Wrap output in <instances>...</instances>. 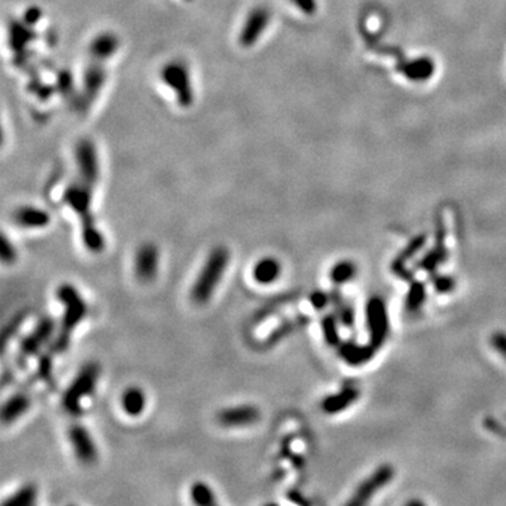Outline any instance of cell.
I'll list each match as a JSON object with an SVG mask.
<instances>
[{"mask_svg": "<svg viewBox=\"0 0 506 506\" xmlns=\"http://www.w3.org/2000/svg\"><path fill=\"white\" fill-rule=\"evenodd\" d=\"M229 265V252L224 246L213 249L207 258L196 283L191 288V299L197 304L207 303L218 287Z\"/></svg>", "mask_w": 506, "mask_h": 506, "instance_id": "6da1fadb", "label": "cell"}, {"mask_svg": "<svg viewBox=\"0 0 506 506\" xmlns=\"http://www.w3.org/2000/svg\"><path fill=\"white\" fill-rule=\"evenodd\" d=\"M57 297L65 307L61 330L53 346V349L59 353L68 348L72 332L86 315V303L83 301L79 291L71 284H62L57 291Z\"/></svg>", "mask_w": 506, "mask_h": 506, "instance_id": "7a4b0ae2", "label": "cell"}, {"mask_svg": "<svg viewBox=\"0 0 506 506\" xmlns=\"http://www.w3.org/2000/svg\"><path fill=\"white\" fill-rule=\"evenodd\" d=\"M162 82L171 89L180 107L189 109L194 102V88L189 66L179 59L167 62L160 71Z\"/></svg>", "mask_w": 506, "mask_h": 506, "instance_id": "3957f363", "label": "cell"}, {"mask_svg": "<svg viewBox=\"0 0 506 506\" xmlns=\"http://www.w3.org/2000/svg\"><path fill=\"white\" fill-rule=\"evenodd\" d=\"M99 366L96 363H89L77 373L75 380L72 382L71 387L64 394V408L72 413L77 415L80 413V402L84 397L92 394L96 388L97 378H99Z\"/></svg>", "mask_w": 506, "mask_h": 506, "instance_id": "277c9868", "label": "cell"}, {"mask_svg": "<svg viewBox=\"0 0 506 506\" xmlns=\"http://www.w3.org/2000/svg\"><path fill=\"white\" fill-rule=\"evenodd\" d=\"M366 319L370 335V345L378 349L380 346L384 345L390 330L387 308L382 299L373 297L368 300L366 307Z\"/></svg>", "mask_w": 506, "mask_h": 506, "instance_id": "5b68a950", "label": "cell"}, {"mask_svg": "<svg viewBox=\"0 0 506 506\" xmlns=\"http://www.w3.org/2000/svg\"><path fill=\"white\" fill-rule=\"evenodd\" d=\"M75 162L77 166L79 179L95 187V185L99 180L100 166H99L97 149L91 140H82L76 145Z\"/></svg>", "mask_w": 506, "mask_h": 506, "instance_id": "8992f818", "label": "cell"}, {"mask_svg": "<svg viewBox=\"0 0 506 506\" xmlns=\"http://www.w3.org/2000/svg\"><path fill=\"white\" fill-rule=\"evenodd\" d=\"M272 15L269 9L263 6L253 8L249 15L246 16L241 32H239V44L243 48H250L256 44V42L262 38L265 31L269 27Z\"/></svg>", "mask_w": 506, "mask_h": 506, "instance_id": "52a82bcc", "label": "cell"}, {"mask_svg": "<svg viewBox=\"0 0 506 506\" xmlns=\"http://www.w3.org/2000/svg\"><path fill=\"white\" fill-rule=\"evenodd\" d=\"M394 477V469L390 464L378 467L368 478H366L356 489L353 498L348 502L349 506H362L367 503L377 491L386 487Z\"/></svg>", "mask_w": 506, "mask_h": 506, "instance_id": "ba28073f", "label": "cell"}, {"mask_svg": "<svg viewBox=\"0 0 506 506\" xmlns=\"http://www.w3.org/2000/svg\"><path fill=\"white\" fill-rule=\"evenodd\" d=\"M92 191L93 186L82 182L80 179L69 185L65 190V203L82 220L92 217Z\"/></svg>", "mask_w": 506, "mask_h": 506, "instance_id": "9c48e42d", "label": "cell"}, {"mask_svg": "<svg viewBox=\"0 0 506 506\" xmlns=\"http://www.w3.org/2000/svg\"><path fill=\"white\" fill-rule=\"evenodd\" d=\"M69 442L76 458L83 464H93L97 460V449L91 433L82 425L69 429Z\"/></svg>", "mask_w": 506, "mask_h": 506, "instance_id": "30bf717a", "label": "cell"}, {"mask_svg": "<svg viewBox=\"0 0 506 506\" xmlns=\"http://www.w3.org/2000/svg\"><path fill=\"white\" fill-rule=\"evenodd\" d=\"M54 330H55V322L53 321V318L44 317L42 319H39L35 329L21 342V346H20L21 356L30 357V356L35 355L42 346L50 341V337L53 336Z\"/></svg>", "mask_w": 506, "mask_h": 506, "instance_id": "8fae6325", "label": "cell"}, {"mask_svg": "<svg viewBox=\"0 0 506 506\" xmlns=\"http://www.w3.org/2000/svg\"><path fill=\"white\" fill-rule=\"evenodd\" d=\"M444 239H446V229H444V225H443L442 220L439 218L438 223H436L435 245L427 253V255L416 263V268L418 269L424 270V272H428V273H432V272H435L439 266H442L446 262V259H447V249H446Z\"/></svg>", "mask_w": 506, "mask_h": 506, "instance_id": "7c38bea8", "label": "cell"}, {"mask_svg": "<svg viewBox=\"0 0 506 506\" xmlns=\"http://www.w3.org/2000/svg\"><path fill=\"white\" fill-rule=\"evenodd\" d=\"M159 268V250L153 243H144L135 255L134 269L135 276L141 281H151L155 279Z\"/></svg>", "mask_w": 506, "mask_h": 506, "instance_id": "4fadbf2b", "label": "cell"}, {"mask_svg": "<svg viewBox=\"0 0 506 506\" xmlns=\"http://www.w3.org/2000/svg\"><path fill=\"white\" fill-rule=\"evenodd\" d=\"M261 418V412L256 406L253 405H239L223 409L218 413L220 424L228 428L236 427H247L255 424Z\"/></svg>", "mask_w": 506, "mask_h": 506, "instance_id": "5bb4252c", "label": "cell"}, {"mask_svg": "<svg viewBox=\"0 0 506 506\" xmlns=\"http://www.w3.org/2000/svg\"><path fill=\"white\" fill-rule=\"evenodd\" d=\"M427 243V236L422 234L415 236L413 239L409 241V243L398 253V256L394 259V262L391 263V270L394 274H397L398 277L412 281V272L408 270L406 263L411 258H413L418 252L422 250V247L425 246Z\"/></svg>", "mask_w": 506, "mask_h": 506, "instance_id": "9a60e30c", "label": "cell"}, {"mask_svg": "<svg viewBox=\"0 0 506 506\" xmlns=\"http://www.w3.org/2000/svg\"><path fill=\"white\" fill-rule=\"evenodd\" d=\"M103 64L104 62L93 61V64L88 66L86 72L83 75V93L84 99H86V103L93 102L104 86L106 69Z\"/></svg>", "mask_w": 506, "mask_h": 506, "instance_id": "2e32d148", "label": "cell"}, {"mask_svg": "<svg viewBox=\"0 0 506 506\" xmlns=\"http://www.w3.org/2000/svg\"><path fill=\"white\" fill-rule=\"evenodd\" d=\"M13 220L21 228L38 229V228H46L50 224L51 217L46 209L26 205V207H20L15 211Z\"/></svg>", "mask_w": 506, "mask_h": 506, "instance_id": "e0dca14e", "label": "cell"}, {"mask_svg": "<svg viewBox=\"0 0 506 506\" xmlns=\"http://www.w3.org/2000/svg\"><path fill=\"white\" fill-rule=\"evenodd\" d=\"M118 48H120V39L115 34L102 32L93 38L92 44L89 47V53H91V57L93 61L106 62L111 57H114V54L118 51Z\"/></svg>", "mask_w": 506, "mask_h": 506, "instance_id": "ac0fdd59", "label": "cell"}, {"mask_svg": "<svg viewBox=\"0 0 506 506\" xmlns=\"http://www.w3.org/2000/svg\"><path fill=\"white\" fill-rule=\"evenodd\" d=\"M357 398H359V391L355 387H345L337 394L326 397L322 401L321 406H322V411L329 415L339 413V412L345 411L346 408H349Z\"/></svg>", "mask_w": 506, "mask_h": 506, "instance_id": "d6986e66", "label": "cell"}, {"mask_svg": "<svg viewBox=\"0 0 506 506\" xmlns=\"http://www.w3.org/2000/svg\"><path fill=\"white\" fill-rule=\"evenodd\" d=\"M375 348L373 345L362 346L355 342H345L339 345L341 357L350 366H360L370 362L375 353Z\"/></svg>", "mask_w": 506, "mask_h": 506, "instance_id": "ffe728a7", "label": "cell"}, {"mask_svg": "<svg viewBox=\"0 0 506 506\" xmlns=\"http://www.w3.org/2000/svg\"><path fill=\"white\" fill-rule=\"evenodd\" d=\"M281 274V265L274 258H263L253 266L252 276L258 284L268 285L274 283Z\"/></svg>", "mask_w": 506, "mask_h": 506, "instance_id": "44dd1931", "label": "cell"}, {"mask_svg": "<svg viewBox=\"0 0 506 506\" xmlns=\"http://www.w3.org/2000/svg\"><path fill=\"white\" fill-rule=\"evenodd\" d=\"M147 398L140 387H129L121 395V408L130 416H138L144 412Z\"/></svg>", "mask_w": 506, "mask_h": 506, "instance_id": "7402d4cb", "label": "cell"}, {"mask_svg": "<svg viewBox=\"0 0 506 506\" xmlns=\"http://www.w3.org/2000/svg\"><path fill=\"white\" fill-rule=\"evenodd\" d=\"M30 408V398L24 394H17L9 398L2 408V419L5 424H12L24 415Z\"/></svg>", "mask_w": 506, "mask_h": 506, "instance_id": "603a6c76", "label": "cell"}, {"mask_svg": "<svg viewBox=\"0 0 506 506\" xmlns=\"http://www.w3.org/2000/svg\"><path fill=\"white\" fill-rule=\"evenodd\" d=\"M435 72V64L429 58H419L413 59L409 65L405 68V75L415 82H424L428 80Z\"/></svg>", "mask_w": 506, "mask_h": 506, "instance_id": "cb8c5ba5", "label": "cell"}, {"mask_svg": "<svg viewBox=\"0 0 506 506\" xmlns=\"http://www.w3.org/2000/svg\"><path fill=\"white\" fill-rule=\"evenodd\" d=\"M425 300H427L425 284L418 280H412L408 294H406V299H405L406 311H409V312L418 311L422 306H424Z\"/></svg>", "mask_w": 506, "mask_h": 506, "instance_id": "d4e9b609", "label": "cell"}, {"mask_svg": "<svg viewBox=\"0 0 506 506\" xmlns=\"http://www.w3.org/2000/svg\"><path fill=\"white\" fill-rule=\"evenodd\" d=\"M332 303H335L336 307V312H337V318L342 322L344 326L346 328H353L355 325V310L350 304H348L339 292L333 291L330 295Z\"/></svg>", "mask_w": 506, "mask_h": 506, "instance_id": "484cf974", "label": "cell"}, {"mask_svg": "<svg viewBox=\"0 0 506 506\" xmlns=\"http://www.w3.org/2000/svg\"><path fill=\"white\" fill-rule=\"evenodd\" d=\"M82 235H83V242L86 245V247L91 252H102L104 247V241L102 234L97 231L95 224H89V225H82Z\"/></svg>", "mask_w": 506, "mask_h": 506, "instance_id": "4316f807", "label": "cell"}, {"mask_svg": "<svg viewBox=\"0 0 506 506\" xmlns=\"http://www.w3.org/2000/svg\"><path fill=\"white\" fill-rule=\"evenodd\" d=\"M356 274V266L349 261L336 263L330 270V280L335 284H345L350 281Z\"/></svg>", "mask_w": 506, "mask_h": 506, "instance_id": "83f0119b", "label": "cell"}, {"mask_svg": "<svg viewBox=\"0 0 506 506\" xmlns=\"http://www.w3.org/2000/svg\"><path fill=\"white\" fill-rule=\"evenodd\" d=\"M190 496L191 500L196 505L207 506V505H214L216 503V495L207 484L204 482H196L190 488Z\"/></svg>", "mask_w": 506, "mask_h": 506, "instance_id": "f1b7e54d", "label": "cell"}, {"mask_svg": "<svg viewBox=\"0 0 506 506\" xmlns=\"http://www.w3.org/2000/svg\"><path fill=\"white\" fill-rule=\"evenodd\" d=\"M35 488L32 485H26L15 492L9 499L3 502L5 506H31L35 502Z\"/></svg>", "mask_w": 506, "mask_h": 506, "instance_id": "f546056e", "label": "cell"}, {"mask_svg": "<svg viewBox=\"0 0 506 506\" xmlns=\"http://www.w3.org/2000/svg\"><path fill=\"white\" fill-rule=\"evenodd\" d=\"M322 332H324V337L328 345H330V346L341 345L339 329H337L336 317L333 314H329L322 319Z\"/></svg>", "mask_w": 506, "mask_h": 506, "instance_id": "4dcf8cb0", "label": "cell"}, {"mask_svg": "<svg viewBox=\"0 0 506 506\" xmlns=\"http://www.w3.org/2000/svg\"><path fill=\"white\" fill-rule=\"evenodd\" d=\"M13 31L16 34H12L10 32V44L13 46V48L16 51H21L26 48L27 42L31 39V35H30V31L26 26L23 24H15L13 26Z\"/></svg>", "mask_w": 506, "mask_h": 506, "instance_id": "1f68e13d", "label": "cell"}, {"mask_svg": "<svg viewBox=\"0 0 506 506\" xmlns=\"http://www.w3.org/2000/svg\"><path fill=\"white\" fill-rule=\"evenodd\" d=\"M432 285L433 288L439 292V294H446L454 290L456 287V280L451 276H444V274H436L432 277Z\"/></svg>", "mask_w": 506, "mask_h": 506, "instance_id": "d6a6232c", "label": "cell"}, {"mask_svg": "<svg viewBox=\"0 0 506 506\" xmlns=\"http://www.w3.org/2000/svg\"><path fill=\"white\" fill-rule=\"evenodd\" d=\"M491 346L503 357L506 359V333L505 332H495L491 335Z\"/></svg>", "mask_w": 506, "mask_h": 506, "instance_id": "836d02e7", "label": "cell"}, {"mask_svg": "<svg viewBox=\"0 0 506 506\" xmlns=\"http://www.w3.org/2000/svg\"><path fill=\"white\" fill-rule=\"evenodd\" d=\"M0 255H2V261L5 263H12L16 259V249L6 235L2 236V250H0Z\"/></svg>", "mask_w": 506, "mask_h": 506, "instance_id": "e575fe53", "label": "cell"}, {"mask_svg": "<svg viewBox=\"0 0 506 506\" xmlns=\"http://www.w3.org/2000/svg\"><path fill=\"white\" fill-rule=\"evenodd\" d=\"M291 3L306 16L315 15L318 9L317 0H291Z\"/></svg>", "mask_w": 506, "mask_h": 506, "instance_id": "d590c367", "label": "cell"}, {"mask_svg": "<svg viewBox=\"0 0 506 506\" xmlns=\"http://www.w3.org/2000/svg\"><path fill=\"white\" fill-rule=\"evenodd\" d=\"M311 304H312V307L315 308V310H322V308H325L326 306H328V303H329V295L328 294H325L324 291H315V292H312L311 294Z\"/></svg>", "mask_w": 506, "mask_h": 506, "instance_id": "8d00e7d4", "label": "cell"}, {"mask_svg": "<svg viewBox=\"0 0 506 506\" xmlns=\"http://www.w3.org/2000/svg\"><path fill=\"white\" fill-rule=\"evenodd\" d=\"M39 17H41L39 10H37V9L28 10V12L26 13V23H27V24H35V23H37V20H38Z\"/></svg>", "mask_w": 506, "mask_h": 506, "instance_id": "74e56055", "label": "cell"}, {"mask_svg": "<svg viewBox=\"0 0 506 506\" xmlns=\"http://www.w3.org/2000/svg\"><path fill=\"white\" fill-rule=\"evenodd\" d=\"M187 2H190V0H187Z\"/></svg>", "mask_w": 506, "mask_h": 506, "instance_id": "f35d334b", "label": "cell"}]
</instances>
